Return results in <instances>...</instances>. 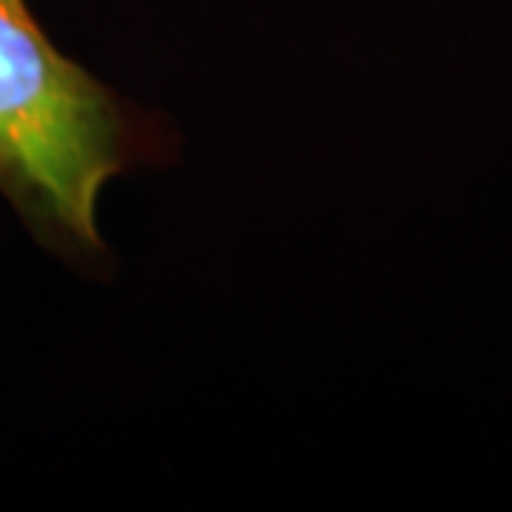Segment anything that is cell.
<instances>
[{
	"label": "cell",
	"instance_id": "cell-1",
	"mask_svg": "<svg viewBox=\"0 0 512 512\" xmlns=\"http://www.w3.org/2000/svg\"><path fill=\"white\" fill-rule=\"evenodd\" d=\"M174 157L177 134L163 114L63 55L26 0H0V194L46 251L106 276L100 191Z\"/></svg>",
	"mask_w": 512,
	"mask_h": 512
}]
</instances>
